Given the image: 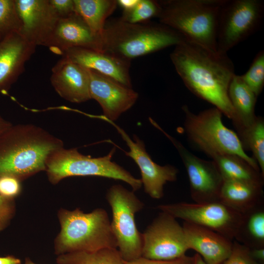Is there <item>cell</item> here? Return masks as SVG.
Masks as SVG:
<instances>
[{
	"mask_svg": "<svg viewBox=\"0 0 264 264\" xmlns=\"http://www.w3.org/2000/svg\"><path fill=\"white\" fill-rule=\"evenodd\" d=\"M157 208L176 219L200 225L232 240L242 214L220 201L207 203L177 202L162 204Z\"/></svg>",
	"mask_w": 264,
	"mask_h": 264,
	"instance_id": "obj_10",
	"label": "cell"
},
{
	"mask_svg": "<svg viewBox=\"0 0 264 264\" xmlns=\"http://www.w3.org/2000/svg\"><path fill=\"white\" fill-rule=\"evenodd\" d=\"M36 47L21 32L0 35V93L6 94L18 80Z\"/></svg>",
	"mask_w": 264,
	"mask_h": 264,
	"instance_id": "obj_16",
	"label": "cell"
},
{
	"mask_svg": "<svg viewBox=\"0 0 264 264\" xmlns=\"http://www.w3.org/2000/svg\"><path fill=\"white\" fill-rule=\"evenodd\" d=\"M63 147L61 139L40 127L12 124L0 135V176L22 181L45 171L48 157Z\"/></svg>",
	"mask_w": 264,
	"mask_h": 264,
	"instance_id": "obj_2",
	"label": "cell"
},
{
	"mask_svg": "<svg viewBox=\"0 0 264 264\" xmlns=\"http://www.w3.org/2000/svg\"><path fill=\"white\" fill-rule=\"evenodd\" d=\"M62 57L94 70L132 88L130 74L131 61L102 50L72 48L65 51Z\"/></svg>",
	"mask_w": 264,
	"mask_h": 264,
	"instance_id": "obj_18",
	"label": "cell"
},
{
	"mask_svg": "<svg viewBox=\"0 0 264 264\" xmlns=\"http://www.w3.org/2000/svg\"><path fill=\"white\" fill-rule=\"evenodd\" d=\"M58 217L61 229L54 242L56 254L117 247L109 216L104 209L96 208L88 213L78 208L61 209Z\"/></svg>",
	"mask_w": 264,
	"mask_h": 264,
	"instance_id": "obj_5",
	"label": "cell"
},
{
	"mask_svg": "<svg viewBox=\"0 0 264 264\" xmlns=\"http://www.w3.org/2000/svg\"><path fill=\"white\" fill-rule=\"evenodd\" d=\"M12 124L0 115V135L8 129Z\"/></svg>",
	"mask_w": 264,
	"mask_h": 264,
	"instance_id": "obj_39",
	"label": "cell"
},
{
	"mask_svg": "<svg viewBox=\"0 0 264 264\" xmlns=\"http://www.w3.org/2000/svg\"><path fill=\"white\" fill-rule=\"evenodd\" d=\"M21 260L12 256L0 257V264H21Z\"/></svg>",
	"mask_w": 264,
	"mask_h": 264,
	"instance_id": "obj_37",
	"label": "cell"
},
{
	"mask_svg": "<svg viewBox=\"0 0 264 264\" xmlns=\"http://www.w3.org/2000/svg\"><path fill=\"white\" fill-rule=\"evenodd\" d=\"M21 33L30 42L45 46L60 19L49 0H15Z\"/></svg>",
	"mask_w": 264,
	"mask_h": 264,
	"instance_id": "obj_15",
	"label": "cell"
},
{
	"mask_svg": "<svg viewBox=\"0 0 264 264\" xmlns=\"http://www.w3.org/2000/svg\"><path fill=\"white\" fill-rule=\"evenodd\" d=\"M194 257V264H207L202 259L201 256L197 254L195 255Z\"/></svg>",
	"mask_w": 264,
	"mask_h": 264,
	"instance_id": "obj_40",
	"label": "cell"
},
{
	"mask_svg": "<svg viewBox=\"0 0 264 264\" xmlns=\"http://www.w3.org/2000/svg\"><path fill=\"white\" fill-rule=\"evenodd\" d=\"M24 264H37L32 262L30 259L26 258L25 260Z\"/></svg>",
	"mask_w": 264,
	"mask_h": 264,
	"instance_id": "obj_41",
	"label": "cell"
},
{
	"mask_svg": "<svg viewBox=\"0 0 264 264\" xmlns=\"http://www.w3.org/2000/svg\"><path fill=\"white\" fill-rule=\"evenodd\" d=\"M228 96L240 123L239 134L256 119L255 107L257 97L243 81L235 74L229 84Z\"/></svg>",
	"mask_w": 264,
	"mask_h": 264,
	"instance_id": "obj_22",
	"label": "cell"
},
{
	"mask_svg": "<svg viewBox=\"0 0 264 264\" xmlns=\"http://www.w3.org/2000/svg\"><path fill=\"white\" fill-rule=\"evenodd\" d=\"M264 203L242 214L235 237L238 242L249 248L264 247Z\"/></svg>",
	"mask_w": 264,
	"mask_h": 264,
	"instance_id": "obj_25",
	"label": "cell"
},
{
	"mask_svg": "<svg viewBox=\"0 0 264 264\" xmlns=\"http://www.w3.org/2000/svg\"><path fill=\"white\" fill-rule=\"evenodd\" d=\"M22 26L15 0H0V35L21 32Z\"/></svg>",
	"mask_w": 264,
	"mask_h": 264,
	"instance_id": "obj_29",
	"label": "cell"
},
{
	"mask_svg": "<svg viewBox=\"0 0 264 264\" xmlns=\"http://www.w3.org/2000/svg\"><path fill=\"white\" fill-rule=\"evenodd\" d=\"M243 145L252 151L261 173L264 176V121L262 117H256L253 123L239 134Z\"/></svg>",
	"mask_w": 264,
	"mask_h": 264,
	"instance_id": "obj_27",
	"label": "cell"
},
{
	"mask_svg": "<svg viewBox=\"0 0 264 264\" xmlns=\"http://www.w3.org/2000/svg\"><path fill=\"white\" fill-rule=\"evenodd\" d=\"M223 180L242 181L263 186L264 176L241 157L224 154L212 157Z\"/></svg>",
	"mask_w": 264,
	"mask_h": 264,
	"instance_id": "obj_23",
	"label": "cell"
},
{
	"mask_svg": "<svg viewBox=\"0 0 264 264\" xmlns=\"http://www.w3.org/2000/svg\"><path fill=\"white\" fill-rule=\"evenodd\" d=\"M184 127L188 139L211 157L224 154L237 155L256 171L260 172L257 161L245 152L238 135L222 121V112L214 107L195 114L186 105Z\"/></svg>",
	"mask_w": 264,
	"mask_h": 264,
	"instance_id": "obj_6",
	"label": "cell"
},
{
	"mask_svg": "<svg viewBox=\"0 0 264 264\" xmlns=\"http://www.w3.org/2000/svg\"><path fill=\"white\" fill-rule=\"evenodd\" d=\"M161 11L159 1L137 0L131 8L123 10L120 19L130 23H141L150 22L154 17H158Z\"/></svg>",
	"mask_w": 264,
	"mask_h": 264,
	"instance_id": "obj_28",
	"label": "cell"
},
{
	"mask_svg": "<svg viewBox=\"0 0 264 264\" xmlns=\"http://www.w3.org/2000/svg\"><path fill=\"white\" fill-rule=\"evenodd\" d=\"M49 2L60 19L76 13L74 0H49Z\"/></svg>",
	"mask_w": 264,
	"mask_h": 264,
	"instance_id": "obj_34",
	"label": "cell"
},
{
	"mask_svg": "<svg viewBox=\"0 0 264 264\" xmlns=\"http://www.w3.org/2000/svg\"><path fill=\"white\" fill-rule=\"evenodd\" d=\"M99 118L110 124L116 129L129 148L124 152L137 165L140 171L142 184L145 192L151 198L160 199L164 196V186L167 182L176 180L178 170L171 165L161 166L154 162L147 152L144 142L137 135L133 139L125 131L103 115Z\"/></svg>",
	"mask_w": 264,
	"mask_h": 264,
	"instance_id": "obj_13",
	"label": "cell"
},
{
	"mask_svg": "<svg viewBox=\"0 0 264 264\" xmlns=\"http://www.w3.org/2000/svg\"><path fill=\"white\" fill-rule=\"evenodd\" d=\"M106 198L112 212L111 228L122 259L124 262L138 259L142 256L143 238L137 228L134 216L143 208V202L133 191L119 184L109 189Z\"/></svg>",
	"mask_w": 264,
	"mask_h": 264,
	"instance_id": "obj_8",
	"label": "cell"
},
{
	"mask_svg": "<svg viewBox=\"0 0 264 264\" xmlns=\"http://www.w3.org/2000/svg\"><path fill=\"white\" fill-rule=\"evenodd\" d=\"M115 152L113 148L106 155L92 157L80 153L77 148H60L52 153L46 162L48 179L56 184L67 177L98 176L122 180L130 185L133 192L141 188V179L112 161Z\"/></svg>",
	"mask_w": 264,
	"mask_h": 264,
	"instance_id": "obj_7",
	"label": "cell"
},
{
	"mask_svg": "<svg viewBox=\"0 0 264 264\" xmlns=\"http://www.w3.org/2000/svg\"><path fill=\"white\" fill-rule=\"evenodd\" d=\"M142 257L170 261L185 255L190 249L182 226L176 219L161 212L142 234Z\"/></svg>",
	"mask_w": 264,
	"mask_h": 264,
	"instance_id": "obj_11",
	"label": "cell"
},
{
	"mask_svg": "<svg viewBox=\"0 0 264 264\" xmlns=\"http://www.w3.org/2000/svg\"><path fill=\"white\" fill-rule=\"evenodd\" d=\"M185 39L160 22L130 23L118 18L106 22L101 35L102 50L131 61L176 46Z\"/></svg>",
	"mask_w": 264,
	"mask_h": 264,
	"instance_id": "obj_3",
	"label": "cell"
},
{
	"mask_svg": "<svg viewBox=\"0 0 264 264\" xmlns=\"http://www.w3.org/2000/svg\"><path fill=\"white\" fill-rule=\"evenodd\" d=\"M263 187L251 183L223 180L219 200L242 214L264 203Z\"/></svg>",
	"mask_w": 264,
	"mask_h": 264,
	"instance_id": "obj_21",
	"label": "cell"
},
{
	"mask_svg": "<svg viewBox=\"0 0 264 264\" xmlns=\"http://www.w3.org/2000/svg\"><path fill=\"white\" fill-rule=\"evenodd\" d=\"M75 12L91 30L101 36L107 19L118 6L116 0H74Z\"/></svg>",
	"mask_w": 264,
	"mask_h": 264,
	"instance_id": "obj_24",
	"label": "cell"
},
{
	"mask_svg": "<svg viewBox=\"0 0 264 264\" xmlns=\"http://www.w3.org/2000/svg\"><path fill=\"white\" fill-rule=\"evenodd\" d=\"M222 264H260L254 260L249 247L235 241L233 242L231 253Z\"/></svg>",
	"mask_w": 264,
	"mask_h": 264,
	"instance_id": "obj_31",
	"label": "cell"
},
{
	"mask_svg": "<svg viewBox=\"0 0 264 264\" xmlns=\"http://www.w3.org/2000/svg\"><path fill=\"white\" fill-rule=\"evenodd\" d=\"M241 77L247 86L258 97L264 86V50H261L256 54L248 70Z\"/></svg>",
	"mask_w": 264,
	"mask_h": 264,
	"instance_id": "obj_30",
	"label": "cell"
},
{
	"mask_svg": "<svg viewBox=\"0 0 264 264\" xmlns=\"http://www.w3.org/2000/svg\"><path fill=\"white\" fill-rule=\"evenodd\" d=\"M175 46L170 58L187 88L219 109L238 131L240 123L228 96L235 74L231 59L186 39Z\"/></svg>",
	"mask_w": 264,
	"mask_h": 264,
	"instance_id": "obj_1",
	"label": "cell"
},
{
	"mask_svg": "<svg viewBox=\"0 0 264 264\" xmlns=\"http://www.w3.org/2000/svg\"><path fill=\"white\" fill-rule=\"evenodd\" d=\"M15 212L14 199L0 196V232L7 226Z\"/></svg>",
	"mask_w": 264,
	"mask_h": 264,
	"instance_id": "obj_33",
	"label": "cell"
},
{
	"mask_svg": "<svg viewBox=\"0 0 264 264\" xmlns=\"http://www.w3.org/2000/svg\"><path fill=\"white\" fill-rule=\"evenodd\" d=\"M182 227L189 248L196 251L207 264H222L230 255L231 240L192 223L184 221Z\"/></svg>",
	"mask_w": 264,
	"mask_h": 264,
	"instance_id": "obj_20",
	"label": "cell"
},
{
	"mask_svg": "<svg viewBox=\"0 0 264 264\" xmlns=\"http://www.w3.org/2000/svg\"><path fill=\"white\" fill-rule=\"evenodd\" d=\"M264 15L262 0H224L219 16L217 50L227 54L235 45L255 33Z\"/></svg>",
	"mask_w": 264,
	"mask_h": 264,
	"instance_id": "obj_9",
	"label": "cell"
},
{
	"mask_svg": "<svg viewBox=\"0 0 264 264\" xmlns=\"http://www.w3.org/2000/svg\"><path fill=\"white\" fill-rule=\"evenodd\" d=\"M89 94L91 99L101 107L103 116L113 121L130 109L138 97L137 92L118 82L88 69Z\"/></svg>",
	"mask_w": 264,
	"mask_h": 264,
	"instance_id": "obj_14",
	"label": "cell"
},
{
	"mask_svg": "<svg viewBox=\"0 0 264 264\" xmlns=\"http://www.w3.org/2000/svg\"><path fill=\"white\" fill-rule=\"evenodd\" d=\"M250 255L252 258L260 264L264 261V247L249 248Z\"/></svg>",
	"mask_w": 264,
	"mask_h": 264,
	"instance_id": "obj_36",
	"label": "cell"
},
{
	"mask_svg": "<svg viewBox=\"0 0 264 264\" xmlns=\"http://www.w3.org/2000/svg\"><path fill=\"white\" fill-rule=\"evenodd\" d=\"M56 262L58 264H124L116 248L64 254L58 256Z\"/></svg>",
	"mask_w": 264,
	"mask_h": 264,
	"instance_id": "obj_26",
	"label": "cell"
},
{
	"mask_svg": "<svg viewBox=\"0 0 264 264\" xmlns=\"http://www.w3.org/2000/svg\"><path fill=\"white\" fill-rule=\"evenodd\" d=\"M137 0H118V5L120 6L123 10L128 9L132 7L137 2Z\"/></svg>",
	"mask_w": 264,
	"mask_h": 264,
	"instance_id": "obj_38",
	"label": "cell"
},
{
	"mask_svg": "<svg viewBox=\"0 0 264 264\" xmlns=\"http://www.w3.org/2000/svg\"><path fill=\"white\" fill-rule=\"evenodd\" d=\"M21 182L22 181L12 176H0V196L14 199L22 192Z\"/></svg>",
	"mask_w": 264,
	"mask_h": 264,
	"instance_id": "obj_32",
	"label": "cell"
},
{
	"mask_svg": "<svg viewBox=\"0 0 264 264\" xmlns=\"http://www.w3.org/2000/svg\"><path fill=\"white\" fill-rule=\"evenodd\" d=\"M45 46L53 53L60 55L72 48L102 50L101 36L94 33L75 13L59 20Z\"/></svg>",
	"mask_w": 264,
	"mask_h": 264,
	"instance_id": "obj_17",
	"label": "cell"
},
{
	"mask_svg": "<svg viewBox=\"0 0 264 264\" xmlns=\"http://www.w3.org/2000/svg\"><path fill=\"white\" fill-rule=\"evenodd\" d=\"M124 264H194V257L184 255L179 258L170 261L153 260L141 257L131 262H124Z\"/></svg>",
	"mask_w": 264,
	"mask_h": 264,
	"instance_id": "obj_35",
	"label": "cell"
},
{
	"mask_svg": "<svg viewBox=\"0 0 264 264\" xmlns=\"http://www.w3.org/2000/svg\"><path fill=\"white\" fill-rule=\"evenodd\" d=\"M224 0H159V22L186 40L218 53L217 38L220 11Z\"/></svg>",
	"mask_w": 264,
	"mask_h": 264,
	"instance_id": "obj_4",
	"label": "cell"
},
{
	"mask_svg": "<svg viewBox=\"0 0 264 264\" xmlns=\"http://www.w3.org/2000/svg\"><path fill=\"white\" fill-rule=\"evenodd\" d=\"M50 82L63 99L74 103L91 99L88 70L62 57L52 68Z\"/></svg>",
	"mask_w": 264,
	"mask_h": 264,
	"instance_id": "obj_19",
	"label": "cell"
},
{
	"mask_svg": "<svg viewBox=\"0 0 264 264\" xmlns=\"http://www.w3.org/2000/svg\"><path fill=\"white\" fill-rule=\"evenodd\" d=\"M154 126L164 133L177 149L186 170L191 196L195 202L220 201V193L223 179L214 162L198 157L167 134L157 124Z\"/></svg>",
	"mask_w": 264,
	"mask_h": 264,
	"instance_id": "obj_12",
	"label": "cell"
}]
</instances>
